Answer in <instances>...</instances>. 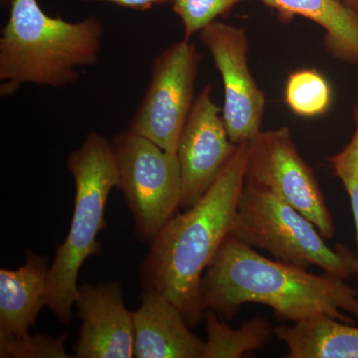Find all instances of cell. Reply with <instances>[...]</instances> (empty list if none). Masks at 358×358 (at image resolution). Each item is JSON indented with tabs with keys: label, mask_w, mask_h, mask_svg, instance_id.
I'll use <instances>...</instances> for the list:
<instances>
[{
	"label": "cell",
	"mask_w": 358,
	"mask_h": 358,
	"mask_svg": "<svg viewBox=\"0 0 358 358\" xmlns=\"http://www.w3.org/2000/svg\"><path fill=\"white\" fill-rule=\"evenodd\" d=\"M201 307L232 320L246 303H261L282 322L327 315L353 324L358 317V291L345 280L315 275L261 255L233 235L212 259L201 281Z\"/></svg>",
	"instance_id": "cell-1"
},
{
	"label": "cell",
	"mask_w": 358,
	"mask_h": 358,
	"mask_svg": "<svg viewBox=\"0 0 358 358\" xmlns=\"http://www.w3.org/2000/svg\"><path fill=\"white\" fill-rule=\"evenodd\" d=\"M249 148L250 141L238 145L202 199L160 230L141 266L143 293L171 301L190 327L204 319L200 288L205 271L236 223Z\"/></svg>",
	"instance_id": "cell-2"
},
{
	"label": "cell",
	"mask_w": 358,
	"mask_h": 358,
	"mask_svg": "<svg viewBox=\"0 0 358 358\" xmlns=\"http://www.w3.org/2000/svg\"><path fill=\"white\" fill-rule=\"evenodd\" d=\"M103 34L96 16L68 22L45 13L37 0H11L0 37V94L13 95L25 84L77 83L80 69L98 63Z\"/></svg>",
	"instance_id": "cell-3"
},
{
	"label": "cell",
	"mask_w": 358,
	"mask_h": 358,
	"mask_svg": "<svg viewBox=\"0 0 358 358\" xmlns=\"http://www.w3.org/2000/svg\"><path fill=\"white\" fill-rule=\"evenodd\" d=\"M67 167L74 178V211L67 236L56 250L49 272L47 307L59 322L69 324L78 296V275L91 256L102 253L96 239L107 228L105 209L113 188L119 185V169L112 141L91 131L81 147L71 152Z\"/></svg>",
	"instance_id": "cell-4"
},
{
	"label": "cell",
	"mask_w": 358,
	"mask_h": 358,
	"mask_svg": "<svg viewBox=\"0 0 358 358\" xmlns=\"http://www.w3.org/2000/svg\"><path fill=\"white\" fill-rule=\"evenodd\" d=\"M231 235L296 267L315 266L343 280L357 275L355 253L341 244L331 248L310 219L260 186L245 182Z\"/></svg>",
	"instance_id": "cell-5"
},
{
	"label": "cell",
	"mask_w": 358,
	"mask_h": 358,
	"mask_svg": "<svg viewBox=\"0 0 358 358\" xmlns=\"http://www.w3.org/2000/svg\"><path fill=\"white\" fill-rule=\"evenodd\" d=\"M119 185L134 219V232L141 242L154 241L180 208L182 199L178 157L131 129L112 141Z\"/></svg>",
	"instance_id": "cell-6"
},
{
	"label": "cell",
	"mask_w": 358,
	"mask_h": 358,
	"mask_svg": "<svg viewBox=\"0 0 358 358\" xmlns=\"http://www.w3.org/2000/svg\"><path fill=\"white\" fill-rule=\"evenodd\" d=\"M201 55L189 40H181L155 58L152 79L129 129L171 155L194 103Z\"/></svg>",
	"instance_id": "cell-7"
},
{
	"label": "cell",
	"mask_w": 358,
	"mask_h": 358,
	"mask_svg": "<svg viewBox=\"0 0 358 358\" xmlns=\"http://www.w3.org/2000/svg\"><path fill=\"white\" fill-rule=\"evenodd\" d=\"M245 182L266 188L310 219L324 239L336 235L333 215L312 167L301 157L286 127L250 141Z\"/></svg>",
	"instance_id": "cell-8"
},
{
	"label": "cell",
	"mask_w": 358,
	"mask_h": 358,
	"mask_svg": "<svg viewBox=\"0 0 358 358\" xmlns=\"http://www.w3.org/2000/svg\"><path fill=\"white\" fill-rule=\"evenodd\" d=\"M224 85L222 117L230 140L241 145L260 133L266 99L248 67V37L244 28L214 21L200 31Z\"/></svg>",
	"instance_id": "cell-9"
},
{
	"label": "cell",
	"mask_w": 358,
	"mask_h": 358,
	"mask_svg": "<svg viewBox=\"0 0 358 358\" xmlns=\"http://www.w3.org/2000/svg\"><path fill=\"white\" fill-rule=\"evenodd\" d=\"M221 113L207 85L195 98L178 141L183 210L202 199L236 152Z\"/></svg>",
	"instance_id": "cell-10"
},
{
	"label": "cell",
	"mask_w": 358,
	"mask_h": 358,
	"mask_svg": "<svg viewBox=\"0 0 358 358\" xmlns=\"http://www.w3.org/2000/svg\"><path fill=\"white\" fill-rule=\"evenodd\" d=\"M74 306L82 322L74 357H134V315L124 305L121 282L82 285Z\"/></svg>",
	"instance_id": "cell-11"
},
{
	"label": "cell",
	"mask_w": 358,
	"mask_h": 358,
	"mask_svg": "<svg viewBox=\"0 0 358 358\" xmlns=\"http://www.w3.org/2000/svg\"><path fill=\"white\" fill-rule=\"evenodd\" d=\"M133 315L134 357L203 358L205 341L190 331L182 313L164 296L143 293Z\"/></svg>",
	"instance_id": "cell-12"
},
{
	"label": "cell",
	"mask_w": 358,
	"mask_h": 358,
	"mask_svg": "<svg viewBox=\"0 0 358 358\" xmlns=\"http://www.w3.org/2000/svg\"><path fill=\"white\" fill-rule=\"evenodd\" d=\"M49 260L26 251V261L15 270H0V338L29 334L49 294Z\"/></svg>",
	"instance_id": "cell-13"
},
{
	"label": "cell",
	"mask_w": 358,
	"mask_h": 358,
	"mask_svg": "<svg viewBox=\"0 0 358 358\" xmlns=\"http://www.w3.org/2000/svg\"><path fill=\"white\" fill-rule=\"evenodd\" d=\"M274 336L287 358H358V327L327 315L277 327Z\"/></svg>",
	"instance_id": "cell-14"
},
{
	"label": "cell",
	"mask_w": 358,
	"mask_h": 358,
	"mask_svg": "<svg viewBox=\"0 0 358 358\" xmlns=\"http://www.w3.org/2000/svg\"><path fill=\"white\" fill-rule=\"evenodd\" d=\"M282 20L303 16L324 29L327 53L348 64L358 63V20L339 0H261Z\"/></svg>",
	"instance_id": "cell-15"
},
{
	"label": "cell",
	"mask_w": 358,
	"mask_h": 358,
	"mask_svg": "<svg viewBox=\"0 0 358 358\" xmlns=\"http://www.w3.org/2000/svg\"><path fill=\"white\" fill-rule=\"evenodd\" d=\"M207 341L203 358H239L267 345L274 329L267 320L255 317L238 329H232L219 320L211 310H205Z\"/></svg>",
	"instance_id": "cell-16"
},
{
	"label": "cell",
	"mask_w": 358,
	"mask_h": 358,
	"mask_svg": "<svg viewBox=\"0 0 358 358\" xmlns=\"http://www.w3.org/2000/svg\"><path fill=\"white\" fill-rule=\"evenodd\" d=\"M333 101V90L326 77L315 69L291 73L285 87V102L294 115L315 117L326 114Z\"/></svg>",
	"instance_id": "cell-17"
},
{
	"label": "cell",
	"mask_w": 358,
	"mask_h": 358,
	"mask_svg": "<svg viewBox=\"0 0 358 358\" xmlns=\"http://www.w3.org/2000/svg\"><path fill=\"white\" fill-rule=\"evenodd\" d=\"M355 115V131L350 141L345 148L329 157V164L334 173L338 176L345 186L350 199L353 220L355 226V241H357V275L358 277V103L353 110Z\"/></svg>",
	"instance_id": "cell-18"
},
{
	"label": "cell",
	"mask_w": 358,
	"mask_h": 358,
	"mask_svg": "<svg viewBox=\"0 0 358 358\" xmlns=\"http://www.w3.org/2000/svg\"><path fill=\"white\" fill-rule=\"evenodd\" d=\"M67 331L58 338L46 334L23 336L20 338H0V357L7 358H71L65 350Z\"/></svg>",
	"instance_id": "cell-19"
},
{
	"label": "cell",
	"mask_w": 358,
	"mask_h": 358,
	"mask_svg": "<svg viewBox=\"0 0 358 358\" xmlns=\"http://www.w3.org/2000/svg\"><path fill=\"white\" fill-rule=\"evenodd\" d=\"M241 1L245 0H173V4L174 13L185 26V39L189 40Z\"/></svg>",
	"instance_id": "cell-20"
},
{
	"label": "cell",
	"mask_w": 358,
	"mask_h": 358,
	"mask_svg": "<svg viewBox=\"0 0 358 358\" xmlns=\"http://www.w3.org/2000/svg\"><path fill=\"white\" fill-rule=\"evenodd\" d=\"M79 1L110 2V3L117 4V6L143 11L148 10V9L152 8V6H159V4L173 2V0H79Z\"/></svg>",
	"instance_id": "cell-21"
},
{
	"label": "cell",
	"mask_w": 358,
	"mask_h": 358,
	"mask_svg": "<svg viewBox=\"0 0 358 358\" xmlns=\"http://www.w3.org/2000/svg\"><path fill=\"white\" fill-rule=\"evenodd\" d=\"M341 3L352 11L358 20V0H339Z\"/></svg>",
	"instance_id": "cell-22"
}]
</instances>
